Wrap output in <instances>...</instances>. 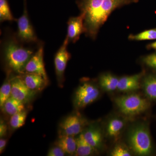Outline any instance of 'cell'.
Instances as JSON below:
<instances>
[{
	"instance_id": "1",
	"label": "cell",
	"mask_w": 156,
	"mask_h": 156,
	"mask_svg": "<svg viewBox=\"0 0 156 156\" xmlns=\"http://www.w3.org/2000/svg\"><path fill=\"white\" fill-rule=\"evenodd\" d=\"M138 2V0H77L78 8L84 14L85 33L94 40L113 11Z\"/></svg>"
},
{
	"instance_id": "2",
	"label": "cell",
	"mask_w": 156,
	"mask_h": 156,
	"mask_svg": "<svg viewBox=\"0 0 156 156\" xmlns=\"http://www.w3.org/2000/svg\"><path fill=\"white\" fill-rule=\"evenodd\" d=\"M17 37H11L5 41L3 46L4 59L9 70L21 75L24 73L26 64L34 52L23 47Z\"/></svg>"
},
{
	"instance_id": "3",
	"label": "cell",
	"mask_w": 156,
	"mask_h": 156,
	"mask_svg": "<svg viewBox=\"0 0 156 156\" xmlns=\"http://www.w3.org/2000/svg\"><path fill=\"white\" fill-rule=\"evenodd\" d=\"M128 145L138 156H149L153 151V144L148 124L136 123L129 128L127 134Z\"/></svg>"
},
{
	"instance_id": "4",
	"label": "cell",
	"mask_w": 156,
	"mask_h": 156,
	"mask_svg": "<svg viewBox=\"0 0 156 156\" xmlns=\"http://www.w3.org/2000/svg\"><path fill=\"white\" fill-rule=\"evenodd\" d=\"M115 102L120 112L129 116L140 114L148 109V101L136 94H131L116 98Z\"/></svg>"
},
{
	"instance_id": "5",
	"label": "cell",
	"mask_w": 156,
	"mask_h": 156,
	"mask_svg": "<svg viewBox=\"0 0 156 156\" xmlns=\"http://www.w3.org/2000/svg\"><path fill=\"white\" fill-rule=\"evenodd\" d=\"M98 87L89 82H85L77 89L74 103L77 108H83L97 100L100 96Z\"/></svg>"
},
{
	"instance_id": "6",
	"label": "cell",
	"mask_w": 156,
	"mask_h": 156,
	"mask_svg": "<svg viewBox=\"0 0 156 156\" xmlns=\"http://www.w3.org/2000/svg\"><path fill=\"white\" fill-rule=\"evenodd\" d=\"M17 38L21 43H36L38 41L33 27L29 18L26 0H24L23 13L17 20Z\"/></svg>"
},
{
	"instance_id": "7",
	"label": "cell",
	"mask_w": 156,
	"mask_h": 156,
	"mask_svg": "<svg viewBox=\"0 0 156 156\" xmlns=\"http://www.w3.org/2000/svg\"><path fill=\"white\" fill-rule=\"evenodd\" d=\"M69 44L67 38L66 37L60 48L56 52L54 57L55 72L58 85L62 86L64 81V73L68 62L70 59L71 55L67 50Z\"/></svg>"
},
{
	"instance_id": "8",
	"label": "cell",
	"mask_w": 156,
	"mask_h": 156,
	"mask_svg": "<svg viewBox=\"0 0 156 156\" xmlns=\"http://www.w3.org/2000/svg\"><path fill=\"white\" fill-rule=\"evenodd\" d=\"M11 96L23 104L28 103L33 98L37 92L27 87L20 76L11 79Z\"/></svg>"
},
{
	"instance_id": "9",
	"label": "cell",
	"mask_w": 156,
	"mask_h": 156,
	"mask_svg": "<svg viewBox=\"0 0 156 156\" xmlns=\"http://www.w3.org/2000/svg\"><path fill=\"white\" fill-rule=\"evenodd\" d=\"M85 122L78 115L67 117L60 124V135L75 136L83 131Z\"/></svg>"
},
{
	"instance_id": "10",
	"label": "cell",
	"mask_w": 156,
	"mask_h": 156,
	"mask_svg": "<svg viewBox=\"0 0 156 156\" xmlns=\"http://www.w3.org/2000/svg\"><path fill=\"white\" fill-rule=\"evenodd\" d=\"M44 49L43 46L39 47L36 52L31 57L26 64L24 73H32L42 76L48 81L44 60Z\"/></svg>"
},
{
	"instance_id": "11",
	"label": "cell",
	"mask_w": 156,
	"mask_h": 156,
	"mask_svg": "<svg viewBox=\"0 0 156 156\" xmlns=\"http://www.w3.org/2000/svg\"><path fill=\"white\" fill-rule=\"evenodd\" d=\"M84 16L81 13L77 17H71L67 22V34L66 37L69 43H75L82 34L85 33Z\"/></svg>"
},
{
	"instance_id": "12",
	"label": "cell",
	"mask_w": 156,
	"mask_h": 156,
	"mask_svg": "<svg viewBox=\"0 0 156 156\" xmlns=\"http://www.w3.org/2000/svg\"><path fill=\"white\" fill-rule=\"evenodd\" d=\"M82 133L87 142L96 150L101 149L103 147V134L100 126L91 125Z\"/></svg>"
},
{
	"instance_id": "13",
	"label": "cell",
	"mask_w": 156,
	"mask_h": 156,
	"mask_svg": "<svg viewBox=\"0 0 156 156\" xmlns=\"http://www.w3.org/2000/svg\"><path fill=\"white\" fill-rule=\"evenodd\" d=\"M144 74V73L141 72L134 75L124 76L120 78L117 90L122 92L136 91L140 88V80Z\"/></svg>"
},
{
	"instance_id": "14",
	"label": "cell",
	"mask_w": 156,
	"mask_h": 156,
	"mask_svg": "<svg viewBox=\"0 0 156 156\" xmlns=\"http://www.w3.org/2000/svg\"><path fill=\"white\" fill-rule=\"evenodd\" d=\"M20 76L29 89L37 92L41 91L48 85V81L40 75L24 73Z\"/></svg>"
},
{
	"instance_id": "15",
	"label": "cell",
	"mask_w": 156,
	"mask_h": 156,
	"mask_svg": "<svg viewBox=\"0 0 156 156\" xmlns=\"http://www.w3.org/2000/svg\"><path fill=\"white\" fill-rule=\"evenodd\" d=\"M125 120L119 117H115L110 119L107 124L106 134L109 138L117 140L125 127Z\"/></svg>"
},
{
	"instance_id": "16",
	"label": "cell",
	"mask_w": 156,
	"mask_h": 156,
	"mask_svg": "<svg viewBox=\"0 0 156 156\" xmlns=\"http://www.w3.org/2000/svg\"><path fill=\"white\" fill-rule=\"evenodd\" d=\"M55 145L61 148L66 154L71 155L75 154L76 150V139L74 138V136L59 135Z\"/></svg>"
},
{
	"instance_id": "17",
	"label": "cell",
	"mask_w": 156,
	"mask_h": 156,
	"mask_svg": "<svg viewBox=\"0 0 156 156\" xmlns=\"http://www.w3.org/2000/svg\"><path fill=\"white\" fill-rule=\"evenodd\" d=\"M119 79L116 76L110 73L102 74L99 78V86L103 90L111 92L117 90Z\"/></svg>"
},
{
	"instance_id": "18",
	"label": "cell",
	"mask_w": 156,
	"mask_h": 156,
	"mask_svg": "<svg viewBox=\"0 0 156 156\" xmlns=\"http://www.w3.org/2000/svg\"><path fill=\"white\" fill-rule=\"evenodd\" d=\"M142 85L144 92L147 98L156 101V75L146 76L143 80Z\"/></svg>"
},
{
	"instance_id": "19",
	"label": "cell",
	"mask_w": 156,
	"mask_h": 156,
	"mask_svg": "<svg viewBox=\"0 0 156 156\" xmlns=\"http://www.w3.org/2000/svg\"><path fill=\"white\" fill-rule=\"evenodd\" d=\"M76 150L75 156H88L92 155L97 151L95 149L89 144L84 138L83 133L79 134L76 138Z\"/></svg>"
},
{
	"instance_id": "20",
	"label": "cell",
	"mask_w": 156,
	"mask_h": 156,
	"mask_svg": "<svg viewBox=\"0 0 156 156\" xmlns=\"http://www.w3.org/2000/svg\"><path fill=\"white\" fill-rule=\"evenodd\" d=\"M3 110L7 114L12 115L17 113L24 110V104L10 96L4 104Z\"/></svg>"
},
{
	"instance_id": "21",
	"label": "cell",
	"mask_w": 156,
	"mask_h": 156,
	"mask_svg": "<svg viewBox=\"0 0 156 156\" xmlns=\"http://www.w3.org/2000/svg\"><path fill=\"white\" fill-rule=\"evenodd\" d=\"M11 71L9 70L8 76L0 89V106L2 107L4 104L11 96V79L10 78Z\"/></svg>"
},
{
	"instance_id": "22",
	"label": "cell",
	"mask_w": 156,
	"mask_h": 156,
	"mask_svg": "<svg viewBox=\"0 0 156 156\" xmlns=\"http://www.w3.org/2000/svg\"><path fill=\"white\" fill-rule=\"evenodd\" d=\"M17 20L11 13L8 0H0V21H13Z\"/></svg>"
},
{
	"instance_id": "23",
	"label": "cell",
	"mask_w": 156,
	"mask_h": 156,
	"mask_svg": "<svg viewBox=\"0 0 156 156\" xmlns=\"http://www.w3.org/2000/svg\"><path fill=\"white\" fill-rule=\"evenodd\" d=\"M27 116V112L23 110L15 114L12 115L10 118V126L14 129H17L21 128L25 124Z\"/></svg>"
},
{
	"instance_id": "24",
	"label": "cell",
	"mask_w": 156,
	"mask_h": 156,
	"mask_svg": "<svg viewBox=\"0 0 156 156\" xmlns=\"http://www.w3.org/2000/svg\"><path fill=\"white\" fill-rule=\"evenodd\" d=\"M128 39L134 41L156 40V28L144 31L136 34H130Z\"/></svg>"
},
{
	"instance_id": "25",
	"label": "cell",
	"mask_w": 156,
	"mask_h": 156,
	"mask_svg": "<svg viewBox=\"0 0 156 156\" xmlns=\"http://www.w3.org/2000/svg\"><path fill=\"white\" fill-rule=\"evenodd\" d=\"M130 148L125 144L119 143L117 144L111 152L110 155L112 156H132L131 151Z\"/></svg>"
},
{
	"instance_id": "26",
	"label": "cell",
	"mask_w": 156,
	"mask_h": 156,
	"mask_svg": "<svg viewBox=\"0 0 156 156\" xmlns=\"http://www.w3.org/2000/svg\"><path fill=\"white\" fill-rule=\"evenodd\" d=\"M142 60L147 66L156 70V53L144 56Z\"/></svg>"
},
{
	"instance_id": "27",
	"label": "cell",
	"mask_w": 156,
	"mask_h": 156,
	"mask_svg": "<svg viewBox=\"0 0 156 156\" xmlns=\"http://www.w3.org/2000/svg\"><path fill=\"white\" fill-rule=\"evenodd\" d=\"M65 152L59 147L56 146L55 147L51 148L48 153V156H63Z\"/></svg>"
},
{
	"instance_id": "28",
	"label": "cell",
	"mask_w": 156,
	"mask_h": 156,
	"mask_svg": "<svg viewBox=\"0 0 156 156\" xmlns=\"http://www.w3.org/2000/svg\"><path fill=\"white\" fill-rule=\"evenodd\" d=\"M7 126L4 121L1 120L0 122V137H3L7 134Z\"/></svg>"
},
{
	"instance_id": "29",
	"label": "cell",
	"mask_w": 156,
	"mask_h": 156,
	"mask_svg": "<svg viewBox=\"0 0 156 156\" xmlns=\"http://www.w3.org/2000/svg\"><path fill=\"white\" fill-rule=\"evenodd\" d=\"M7 144V140L5 139L1 138L0 140V153H2Z\"/></svg>"
},
{
	"instance_id": "30",
	"label": "cell",
	"mask_w": 156,
	"mask_h": 156,
	"mask_svg": "<svg viewBox=\"0 0 156 156\" xmlns=\"http://www.w3.org/2000/svg\"><path fill=\"white\" fill-rule=\"evenodd\" d=\"M147 48L149 49H153L156 50V41L148 45Z\"/></svg>"
}]
</instances>
